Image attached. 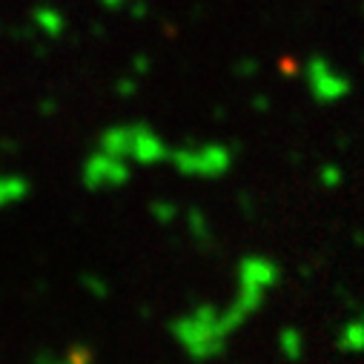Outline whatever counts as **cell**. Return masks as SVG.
Returning <instances> with one entry per match:
<instances>
[{"label":"cell","mask_w":364,"mask_h":364,"mask_svg":"<svg viewBox=\"0 0 364 364\" xmlns=\"http://www.w3.org/2000/svg\"><path fill=\"white\" fill-rule=\"evenodd\" d=\"M279 279H282V267L267 255L250 252L238 261V267H235V299L221 310V321H224L230 336L238 333L247 324V318H252L264 307L269 290L279 284Z\"/></svg>","instance_id":"obj_1"},{"label":"cell","mask_w":364,"mask_h":364,"mask_svg":"<svg viewBox=\"0 0 364 364\" xmlns=\"http://www.w3.org/2000/svg\"><path fill=\"white\" fill-rule=\"evenodd\" d=\"M169 336L193 361H215L227 353L230 333L221 321V307L204 301L169 321Z\"/></svg>","instance_id":"obj_2"},{"label":"cell","mask_w":364,"mask_h":364,"mask_svg":"<svg viewBox=\"0 0 364 364\" xmlns=\"http://www.w3.org/2000/svg\"><path fill=\"white\" fill-rule=\"evenodd\" d=\"M235 152L227 144L204 141V144H187L169 152V164L178 175L198 178V181H218L232 169Z\"/></svg>","instance_id":"obj_3"},{"label":"cell","mask_w":364,"mask_h":364,"mask_svg":"<svg viewBox=\"0 0 364 364\" xmlns=\"http://www.w3.org/2000/svg\"><path fill=\"white\" fill-rule=\"evenodd\" d=\"M304 83H307V92L313 101L318 104H338L350 95V77L336 72L333 63L327 58H310L304 63Z\"/></svg>","instance_id":"obj_4"},{"label":"cell","mask_w":364,"mask_h":364,"mask_svg":"<svg viewBox=\"0 0 364 364\" xmlns=\"http://www.w3.org/2000/svg\"><path fill=\"white\" fill-rule=\"evenodd\" d=\"M132 175V161L112 155L107 149L98 146L95 155H89L83 164V184L89 190H112V187H124Z\"/></svg>","instance_id":"obj_5"},{"label":"cell","mask_w":364,"mask_h":364,"mask_svg":"<svg viewBox=\"0 0 364 364\" xmlns=\"http://www.w3.org/2000/svg\"><path fill=\"white\" fill-rule=\"evenodd\" d=\"M172 146L146 124H132V149H129V161L135 166H158L169 161Z\"/></svg>","instance_id":"obj_6"},{"label":"cell","mask_w":364,"mask_h":364,"mask_svg":"<svg viewBox=\"0 0 364 364\" xmlns=\"http://www.w3.org/2000/svg\"><path fill=\"white\" fill-rule=\"evenodd\" d=\"M184 224H187V232L193 235V241L198 247H213V224L201 207L184 210Z\"/></svg>","instance_id":"obj_7"},{"label":"cell","mask_w":364,"mask_h":364,"mask_svg":"<svg viewBox=\"0 0 364 364\" xmlns=\"http://www.w3.org/2000/svg\"><path fill=\"white\" fill-rule=\"evenodd\" d=\"M101 149L121 155L129 161V149H132V124H121V127H109L101 135Z\"/></svg>","instance_id":"obj_8"},{"label":"cell","mask_w":364,"mask_h":364,"mask_svg":"<svg viewBox=\"0 0 364 364\" xmlns=\"http://www.w3.org/2000/svg\"><path fill=\"white\" fill-rule=\"evenodd\" d=\"M336 347L341 353H364V318H355V321H347L341 330H338V338H336Z\"/></svg>","instance_id":"obj_9"},{"label":"cell","mask_w":364,"mask_h":364,"mask_svg":"<svg viewBox=\"0 0 364 364\" xmlns=\"http://www.w3.org/2000/svg\"><path fill=\"white\" fill-rule=\"evenodd\" d=\"M279 353H282L287 361H301V358H304V336H301V330L284 327V330L279 333Z\"/></svg>","instance_id":"obj_10"},{"label":"cell","mask_w":364,"mask_h":364,"mask_svg":"<svg viewBox=\"0 0 364 364\" xmlns=\"http://www.w3.org/2000/svg\"><path fill=\"white\" fill-rule=\"evenodd\" d=\"M149 215H152L161 227H172V224L178 221V215H181V207H178L175 201L158 198V201H152V204H149Z\"/></svg>","instance_id":"obj_11"},{"label":"cell","mask_w":364,"mask_h":364,"mask_svg":"<svg viewBox=\"0 0 364 364\" xmlns=\"http://www.w3.org/2000/svg\"><path fill=\"white\" fill-rule=\"evenodd\" d=\"M318 184H321L324 190H338V187L344 184V169H341L338 164H324V166L318 169Z\"/></svg>","instance_id":"obj_12"},{"label":"cell","mask_w":364,"mask_h":364,"mask_svg":"<svg viewBox=\"0 0 364 364\" xmlns=\"http://www.w3.org/2000/svg\"><path fill=\"white\" fill-rule=\"evenodd\" d=\"M38 26H43L49 35H60L63 32V15L55 9H41L38 12Z\"/></svg>","instance_id":"obj_13"},{"label":"cell","mask_w":364,"mask_h":364,"mask_svg":"<svg viewBox=\"0 0 364 364\" xmlns=\"http://www.w3.org/2000/svg\"><path fill=\"white\" fill-rule=\"evenodd\" d=\"M232 72H235L238 77H255V75H258V60H255V58H244V60L235 63Z\"/></svg>","instance_id":"obj_14"},{"label":"cell","mask_w":364,"mask_h":364,"mask_svg":"<svg viewBox=\"0 0 364 364\" xmlns=\"http://www.w3.org/2000/svg\"><path fill=\"white\" fill-rule=\"evenodd\" d=\"M135 92H138V80H135V77H124V80H118V95L129 98V95H135Z\"/></svg>","instance_id":"obj_15"},{"label":"cell","mask_w":364,"mask_h":364,"mask_svg":"<svg viewBox=\"0 0 364 364\" xmlns=\"http://www.w3.org/2000/svg\"><path fill=\"white\" fill-rule=\"evenodd\" d=\"M149 66H152V58H149V55H138V58L132 60V72H135V75H146Z\"/></svg>","instance_id":"obj_16"},{"label":"cell","mask_w":364,"mask_h":364,"mask_svg":"<svg viewBox=\"0 0 364 364\" xmlns=\"http://www.w3.org/2000/svg\"><path fill=\"white\" fill-rule=\"evenodd\" d=\"M269 107H272V101H269L267 95H255V98H252V112L261 115V112H269Z\"/></svg>","instance_id":"obj_17"},{"label":"cell","mask_w":364,"mask_h":364,"mask_svg":"<svg viewBox=\"0 0 364 364\" xmlns=\"http://www.w3.org/2000/svg\"><path fill=\"white\" fill-rule=\"evenodd\" d=\"M132 15H135V18H144V15H146V6H144V4H135V0H132Z\"/></svg>","instance_id":"obj_18"},{"label":"cell","mask_w":364,"mask_h":364,"mask_svg":"<svg viewBox=\"0 0 364 364\" xmlns=\"http://www.w3.org/2000/svg\"><path fill=\"white\" fill-rule=\"evenodd\" d=\"M104 4H107V6H124L127 0H104Z\"/></svg>","instance_id":"obj_19"},{"label":"cell","mask_w":364,"mask_h":364,"mask_svg":"<svg viewBox=\"0 0 364 364\" xmlns=\"http://www.w3.org/2000/svg\"><path fill=\"white\" fill-rule=\"evenodd\" d=\"M361 60H364V55H361Z\"/></svg>","instance_id":"obj_20"},{"label":"cell","mask_w":364,"mask_h":364,"mask_svg":"<svg viewBox=\"0 0 364 364\" xmlns=\"http://www.w3.org/2000/svg\"><path fill=\"white\" fill-rule=\"evenodd\" d=\"M361 318H364V313H361Z\"/></svg>","instance_id":"obj_21"}]
</instances>
